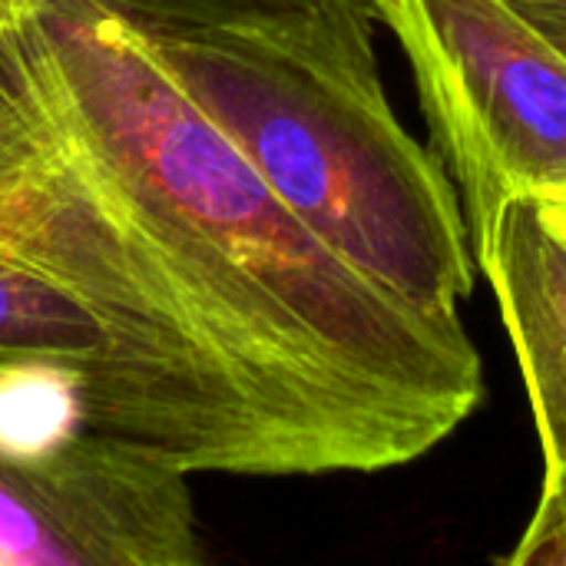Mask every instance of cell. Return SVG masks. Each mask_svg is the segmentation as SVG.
Here are the masks:
<instances>
[{
  "label": "cell",
  "mask_w": 566,
  "mask_h": 566,
  "mask_svg": "<svg viewBox=\"0 0 566 566\" xmlns=\"http://www.w3.org/2000/svg\"><path fill=\"white\" fill-rule=\"evenodd\" d=\"M33 0H0V40L17 30V23L30 13Z\"/></svg>",
  "instance_id": "obj_11"
},
{
  "label": "cell",
  "mask_w": 566,
  "mask_h": 566,
  "mask_svg": "<svg viewBox=\"0 0 566 566\" xmlns=\"http://www.w3.org/2000/svg\"><path fill=\"white\" fill-rule=\"evenodd\" d=\"M10 43L312 474L411 464L471 418L484 371L461 315L424 312L328 249L129 13L33 0Z\"/></svg>",
  "instance_id": "obj_1"
},
{
  "label": "cell",
  "mask_w": 566,
  "mask_h": 566,
  "mask_svg": "<svg viewBox=\"0 0 566 566\" xmlns=\"http://www.w3.org/2000/svg\"><path fill=\"white\" fill-rule=\"evenodd\" d=\"M514 342L544 478H566V229L534 196L511 199L491 239L474 252Z\"/></svg>",
  "instance_id": "obj_6"
},
{
  "label": "cell",
  "mask_w": 566,
  "mask_h": 566,
  "mask_svg": "<svg viewBox=\"0 0 566 566\" xmlns=\"http://www.w3.org/2000/svg\"><path fill=\"white\" fill-rule=\"evenodd\" d=\"M497 564L507 566H566V478H544L541 501L517 547Z\"/></svg>",
  "instance_id": "obj_8"
},
{
  "label": "cell",
  "mask_w": 566,
  "mask_h": 566,
  "mask_svg": "<svg viewBox=\"0 0 566 566\" xmlns=\"http://www.w3.org/2000/svg\"><path fill=\"white\" fill-rule=\"evenodd\" d=\"M136 20L153 23H235L289 13H315L335 0H113Z\"/></svg>",
  "instance_id": "obj_7"
},
{
  "label": "cell",
  "mask_w": 566,
  "mask_h": 566,
  "mask_svg": "<svg viewBox=\"0 0 566 566\" xmlns=\"http://www.w3.org/2000/svg\"><path fill=\"white\" fill-rule=\"evenodd\" d=\"M418 80L478 252L511 199L566 182V56L511 0H371Z\"/></svg>",
  "instance_id": "obj_3"
},
{
  "label": "cell",
  "mask_w": 566,
  "mask_h": 566,
  "mask_svg": "<svg viewBox=\"0 0 566 566\" xmlns=\"http://www.w3.org/2000/svg\"><path fill=\"white\" fill-rule=\"evenodd\" d=\"M0 368L70 378L99 431L186 474L292 478L282 448L249 411L3 242Z\"/></svg>",
  "instance_id": "obj_4"
},
{
  "label": "cell",
  "mask_w": 566,
  "mask_h": 566,
  "mask_svg": "<svg viewBox=\"0 0 566 566\" xmlns=\"http://www.w3.org/2000/svg\"><path fill=\"white\" fill-rule=\"evenodd\" d=\"M371 20V0H335L269 20L136 27L328 249L411 305L461 315L478 265L461 196L441 156L398 123Z\"/></svg>",
  "instance_id": "obj_2"
},
{
  "label": "cell",
  "mask_w": 566,
  "mask_h": 566,
  "mask_svg": "<svg viewBox=\"0 0 566 566\" xmlns=\"http://www.w3.org/2000/svg\"><path fill=\"white\" fill-rule=\"evenodd\" d=\"M566 56V0H511Z\"/></svg>",
  "instance_id": "obj_9"
},
{
  "label": "cell",
  "mask_w": 566,
  "mask_h": 566,
  "mask_svg": "<svg viewBox=\"0 0 566 566\" xmlns=\"http://www.w3.org/2000/svg\"><path fill=\"white\" fill-rule=\"evenodd\" d=\"M534 199L547 209V216H551L560 229H566V182H560V186H551V189H544V192H537Z\"/></svg>",
  "instance_id": "obj_10"
},
{
  "label": "cell",
  "mask_w": 566,
  "mask_h": 566,
  "mask_svg": "<svg viewBox=\"0 0 566 566\" xmlns=\"http://www.w3.org/2000/svg\"><path fill=\"white\" fill-rule=\"evenodd\" d=\"M189 474L129 441L83 431L0 444V566H199Z\"/></svg>",
  "instance_id": "obj_5"
}]
</instances>
